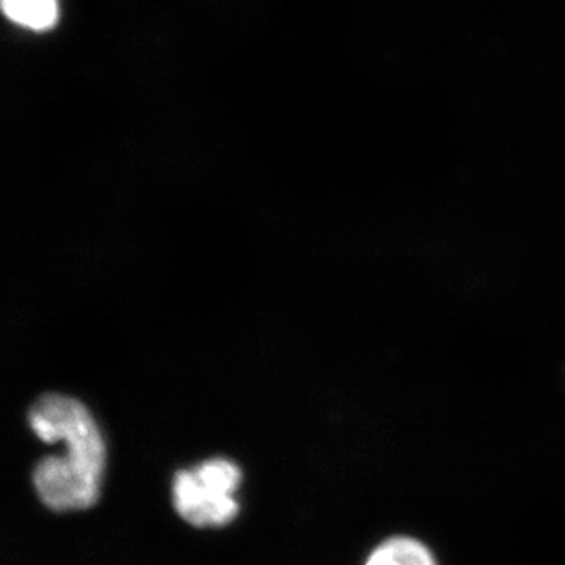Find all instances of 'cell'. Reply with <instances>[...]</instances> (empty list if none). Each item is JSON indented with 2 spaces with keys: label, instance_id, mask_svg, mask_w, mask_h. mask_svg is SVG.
<instances>
[{
  "label": "cell",
  "instance_id": "cell-1",
  "mask_svg": "<svg viewBox=\"0 0 565 565\" xmlns=\"http://www.w3.org/2000/svg\"><path fill=\"white\" fill-rule=\"evenodd\" d=\"M28 422L44 444L65 446V456L43 457L33 467L41 503L54 512L87 511L98 503L107 449L88 408L65 394L46 393L32 405Z\"/></svg>",
  "mask_w": 565,
  "mask_h": 565
},
{
  "label": "cell",
  "instance_id": "cell-2",
  "mask_svg": "<svg viewBox=\"0 0 565 565\" xmlns=\"http://www.w3.org/2000/svg\"><path fill=\"white\" fill-rule=\"evenodd\" d=\"M239 465L226 457H211L193 468H182L172 479V503L177 514L195 527H223L236 520V498L243 484Z\"/></svg>",
  "mask_w": 565,
  "mask_h": 565
},
{
  "label": "cell",
  "instance_id": "cell-3",
  "mask_svg": "<svg viewBox=\"0 0 565 565\" xmlns=\"http://www.w3.org/2000/svg\"><path fill=\"white\" fill-rule=\"evenodd\" d=\"M364 565H438L433 550L408 535H394L381 542Z\"/></svg>",
  "mask_w": 565,
  "mask_h": 565
},
{
  "label": "cell",
  "instance_id": "cell-4",
  "mask_svg": "<svg viewBox=\"0 0 565 565\" xmlns=\"http://www.w3.org/2000/svg\"><path fill=\"white\" fill-rule=\"evenodd\" d=\"M11 21L33 31H46L57 21V0H2Z\"/></svg>",
  "mask_w": 565,
  "mask_h": 565
}]
</instances>
